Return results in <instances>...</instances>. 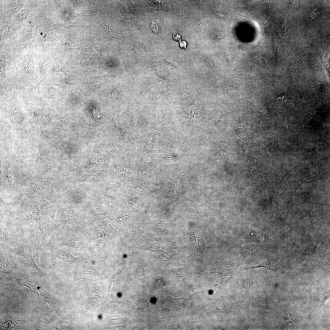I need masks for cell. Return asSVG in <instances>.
Segmentation results:
<instances>
[{
	"label": "cell",
	"instance_id": "obj_16",
	"mask_svg": "<svg viewBox=\"0 0 330 330\" xmlns=\"http://www.w3.org/2000/svg\"><path fill=\"white\" fill-rule=\"evenodd\" d=\"M40 217L29 228L30 241L33 258L37 264L39 263L38 251L41 248L43 235V227Z\"/></svg>",
	"mask_w": 330,
	"mask_h": 330
},
{
	"label": "cell",
	"instance_id": "obj_11",
	"mask_svg": "<svg viewBox=\"0 0 330 330\" xmlns=\"http://www.w3.org/2000/svg\"><path fill=\"white\" fill-rule=\"evenodd\" d=\"M58 200L52 204L50 207H40L41 224L43 229V235L41 244V247L44 246L51 234L58 228L55 222V214L61 204L60 201Z\"/></svg>",
	"mask_w": 330,
	"mask_h": 330
},
{
	"label": "cell",
	"instance_id": "obj_36",
	"mask_svg": "<svg viewBox=\"0 0 330 330\" xmlns=\"http://www.w3.org/2000/svg\"><path fill=\"white\" fill-rule=\"evenodd\" d=\"M196 294V293H195L193 294H191L189 293H186L181 297L174 299V301L177 305L178 306L186 304L191 297Z\"/></svg>",
	"mask_w": 330,
	"mask_h": 330
},
{
	"label": "cell",
	"instance_id": "obj_12",
	"mask_svg": "<svg viewBox=\"0 0 330 330\" xmlns=\"http://www.w3.org/2000/svg\"><path fill=\"white\" fill-rule=\"evenodd\" d=\"M30 131L32 132L36 141L43 142L52 146L58 145L63 140V136L55 128L44 127L29 124Z\"/></svg>",
	"mask_w": 330,
	"mask_h": 330
},
{
	"label": "cell",
	"instance_id": "obj_18",
	"mask_svg": "<svg viewBox=\"0 0 330 330\" xmlns=\"http://www.w3.org/2000/svg\"><path fill=\"white\" fill-rule=\"evenodd\" d=\"M42 80L38 83L26 88L21 91L23 92L22 95L24 101L32 105L45 107H48V105L44 101L40 89Z\"/></svg>",
	"mask_w": 330,
	"mask_h": 330
},
{
	"label": "cell",
	"instance_id": "obj_8",
	"mask_svg": "<svg viewBox=\"0 0 330 330\" xmlns=\"http://www.w3.org/2000/svg\"><path fill=\"white\" fill-rule=\"evenodd\" d=\"M80 237L73 235L69 230L64 228H58L51 234L44 246L53 253L57 248L63 246L74 247H79L81 242Z\"/></svg>",
	"mask_w": 330,
	"mask_h": 330
},
{
	"label": "cell",
	"instance_id": "obj_13",
	"mask_svg": "<svg viewBox=\"0 0 330 330\" xmlns=\"http://www.w3.org/2000/svg\"><path fill=\"white\" fill-rule=\"evenodd\" d=\"M115 173L108 168L105 167H94L91 168L79 179L78 182L87 184L91 186L97 185L108 179L116 177Z\"/></svg>",
	"mask_w": 330,
	"mask_h": 330
},
{
	"label": "cell",
	"instance_id": "obj_33",
	"mask_svg": "<svg viewBox=\"0 0 330 330\" xmlns=\"http://www.w3.org/2000/svg\"><path fill=\"white\" fill-rule=\"evenodd\" d=\"M191 270L188 266H184L177 269L175 271L176 275L178 278L184 280L189 276Z\"/></svg>",
	"mask_w": 330,
	"mask_h": 330
},
{
	"label": "cell",
	"instance_id": "obj_17",
	"mask_svg": "<svg viewBox=\"0 0 330 330\" xmlns=\"http://www.w3.org/2000/svg\"><path fill=\"white\" fill-rule=\"evenodd\" d=\"M82 207L86 214L89 217L94 219L105 217L109 213L107 207L93 197Z\"/></svg>",
	"mask_w": 330,
	"mask_h": 330
},
{
	"label": "cell",
	"instance_id": "obj_27",
	"mask_svg": "<svg viewBox=\"0 0 330 330\" xmlns=\"http://www.w3.org/2000/svg\"><path fill=\"white\" fill-rule=\"evenodd\" d=\"M115 168L114 173L116 178L119 180L123 184L129 178L130 175L132 171L130 169H124L120 165L115 163H111Z\"/></svg>",
	"mask_w": 330,
	"mask_h": 330
},
{
	"label": "cell",
	"instance_id": "obj_1",
	"mask_svg": "<svg viewBox=\"0 0 330 330\" xmlns=\"http://www.w3.org/2000/svg\"><path fill=\"white\" fill-rule=\"evenodd\" d=\"M17 144L16 150H10L0 163V197L17 199L21 182L28 172L32 162L27 160Z\"/></svg>",
	"mask_w": 330,
	"mask_h": 330
},
{
	"label": "cell",
	"instance_id": "obj_28",
	"mask_svg": "<svg viewBox=\"0 0 330 330\" xmlns=\"http://www.w3.org/2000/svg\"><path fill=\"white\" fill-rule=\"evenodd\" d=\"M113 145V142L111 140H104L96 147L95 151L98 153L104 156L111 150Z\"/></svg>",
	"mask_w": 330,
	"mask_h": 330
},
{
	"label": "cell",
	"instance_id": "obj_22",
	"mask_svg": "<svg viewBox=\"0 0 330 330\" xmlns=\"http://www.w3.org/2000/svg\"><path fill=\"white\" fill-rule=\"evenodd\" d=\"M144 192L133 195L126 194L123 201V204L127 207H137L143 204H148Z\"/></svg>",
	"mask_w": 330,
	"mask_h": 330
},
{
	"label": "cell",
	"instance_id": "obj_24",
	"mask_svg": "<svg viewBox=\"0 0 330 330\" xmlns=\"http://www.w3.org/2000/svg\"><path fill=\"white\" fill-rule=\"evenodd\" d=\"M0 142L9 143L12 138V130L9 123L0 116Z\"/></svg>",
	"mask_w": 330,
	"mask_h": 330
},
{
	"label": "cell",
	"instance_id": "obj_3",
	"mask_svg": "<svg viewBox=\"0 0 330 330\" xmlns=\"http://www.w3.org/2000/svg\"><path fill=\"white\" fill-rule=\"evenodd\" d=\"M29 238L20 237L10 243L8 247V259L26 273L46 275L47 274L43 270L35 264L31 250Z\"/></svg>",
	"mask_w": 330,
	"mask_h": 330
},
{
	"label": "cell",
	"instance_id": "obj_30",
	"mask_svg": "<svg viewBox=\"0 0 330 330\" xmlns=\"http://www.w3.org/2000/svg\"><path fill=\"white\" fill-rule=\"evenodd\" d=\"M119 151L111 149L104 156V159L111 163H114L119 165L123 159H121Z\"/></svg>",
	"mask_w": 330,
	"mask_h": 330
},
{
	"label": "cell",
	"instance_id": "obj_32",
	"mask_svg": "<svg viewBox=\"0 0 330 330\" xmlns=\"http://www.w3.org/2000/svg\"><path fill=\"white\" fill-rule=\"evenodd\" d=\"M137 180L140 185L143 188L146 190L147 187L152 185V181L150 178L146 176L143 175H139L136 176Z\"/></svg>",
	"mask_w": 330,
	"mask_h": 330
},
{
	"label": "cell",
	"instance_id": "obj_38",
	"mask_svg": "<svg viewBox=\"0 0 330 330\" xmlns=\"http://www.w3.org/2000/svg\"><path fill=\"white\" fill-rule=\"evenodd\" d=\"M234 299L237 304L241 306H245L246 301L245 298L243 296L238 295L235 296Z\"/></svg>",
	"mask_w": 330,
	"mask_h": 330
},
{
	"label": "cell",
	"instance_id": "obj_37",
	"mask_svg": "<svg viewBox=\"0 0 330 330\" xmlns=\"http://www.w3.org/2000/svg\"><path fill=\"white\" fill-rule=\"evenodd\" d=\"M0 62V77L4 78L8 80L6 76V62L4 61L1 59Z\"/></svg>",
	"mask_w": 330,
	"mask_h": 330
},
{
	"label": "cell",
	"instance_id": "obj_42",
	"mask_svg": "<svg viewBox=\"0 0 330 330\" xmlns=\"http://www.w3.org/2000/svg\"><path fill=\"white\" fill-rule=\"evenodd\" d=\"M268 23V20H266V22L264 24V26H263V28H264V27H265V26H266V24H267Z\"/></svg>",
	"mask_w": 330,
	"mask_h": 330
},
{
	"label": "cell",
	"instance_id": "obj_44",
	"mask_svg": "<svg viewBox=\"0 0 330 330\" xmlns=\"http://www.w3.org/2000/svg\"><path fill=\"white\" fill-rule=\"evenodd\" d=\"M29 23H31V22H29Z\"/></svg>",
	"mask_w": 330,
	"mask_h": 330
},
{
	"label": "cell",
	"instance_id": "obj_35",
	"mask_svg": "<svg viewBox=\"0 0 330 330\" xmlns=\"http://www.w3.org/2000/svg\"><path fill=\"white\" fill-rule=\"evenodd\" d=\"M274 260L273 259L269 260L260 264V265L255 266H248L245 268V270H248L251 269L256 268L260 267H264L266 268L273 270L275 268Z\"/></svg>",
	"mask_w": 330,
	"mask_h": 330
},
{
	"label": "cell",
	"instance_id": "obj_2",
	"mask_svg": "<svg viewBox=\"0 0 330 330\" xmlns=\"http://www.w3.org/2000/svg\"><path fill=\"white\" fill-rule=\"evenodd\" d=\"M14 89L11 97L0 103V116L7 120L16 132L21 143L30 142V125L21 95Z\"/></svg>",
	"mask_w": 330,
	"mask_h": 330
},
{
	"label": "cell",
	"instance_id": "obj_9",
	"mask_svg": "<svg viewBox=\"0 0 330 330\" xmlns=\"http://www.w3.org/2000/svg\"><path fill=\"white\" fill-rule=\"evenodd\" d=\"M23 101L29 124L53 128V116L49 107L32 105Z\"/></svg>",
	"mask_w": 330,
	"mask_h": 330
},
{
	"label": "cell",
	"instance_id": "obj_7",
	"mask_svg": "<svg viewBox=\"0 0 330 330\" xmlns=\"http://www.w3.org/2000/svg\"><path fill=\"white\" fill-rule=\"evenodd\" d=\"M82 184L74 183L69 178L64 177L62 189L64 198L67 200L72 207H82L92 196L91 189Z\"/></svg>",
	"mask_w": 330,
	"mask_h": 330
},
{
	"label": "cell",
	"instance_id": "obj_40",
	"mask_svg": "<svg viewBox=\"0 0 330 330\" xmlns=\"http://www.w3.org/2000/svg\"><path fill=\"white\" fill-rule=\"evenodd\" d=\"M252 281V278L250 277H247L244 281V285L246 288H248L250 286Z\"/></svg>",
	"mask_w": 330,
	"mask_h": 330
},
{
	"label": "cell",
	"instance_id": "obj_43",
	"mask_svg": "<svg viewBox=\"0 0 330 330\" xmlns=\"http://www.w3.org/2000/svg\"><path fill=\"white\" fill-rule=\"evenodd\" d=\"M41 34L42 35V33H41Z\"/></svg>",
	"mask_w": 330,
	"mask_h": 330
},
{
	"label": "cell",
	"instance_id": "obj_4",
	"mask_svg": "<svg viewBox=\"0 0 330 330\" xmlns=\"http://www.w3.org/2000/svg\"><path fill=\"white\" fill-rule=\"evenodd\" d=\"M61 175L54 170L37 167L32 162L28 172L22 180L17 198L24 196L32 199L56 182Z\"/></svg>",
	"mask_w": 330,
	"mask_h": 330
},
{
	"label": "cell",
	"instance_id": "obj_29",
	"mask_svg": "<svg viewBox=\"0 0 330 330\" xmlns=\"http://www.w3.org/2000/svg\"><path fill=\"white\" fill-rule=\"evenodd\" d=\"M323 227V237L321 243L317 249V251L324 252L329 248L330 246V231L325 225Z\"/></svg>",
	"mask_w": 330,
	"mask_h": 330
},
{
	"label": "cell",
	"instance_id": "obj_23",
	"mask_svg": "<svg viewBox=\"0 0 330 330\" xmlns=\"http://www.w3.org/2000/svg\"><path fill=\"white\" fill-rule=\"evenodd\" d=\"M14 90L8 80L0 77V103L9 100L11 97Z\"/></svg>",
	"mask_w": 330,
	"mask_h": 330
},
{
	"label": "cell",
	"instance_id": "obj_31",
	"mask_svg": "<svg viewBox=\"0 0 330 330\" xmlns=\"http://www.w3.org/2000/svg\"><path fill=\"white\" fill-rule=\"evenodd\" d=\"M103 163V161L98 156L94 154L90 157L84 163L83 167L89 170L95 167L99 166Z\"/></svg>",
	"mask_w": 330,
	"mask_h": 330
},
{
	"label": "cell",
	"instance_id": "obj_6",
	"mask_svg": "<svg viewBox=\"0 0 330 330\" xmlns=\"http://www.w3.org/2000/svg\"><path fill=\"white\" fill-rule=\"evenodd\" d=\"M92 195L105 206L118 207L123 204L127 193L123 184L116 177L91 186Z\"/></svg>",
	"mask_w": 330,
	"mask_h": 330
},
{
	"label": "cell",
	"instance_id": "obj_25",
	"mask_svg": "<svg viewBox=\"0 0 330 330\" xmlns=\"http://www.w3.org/2000/svg\"><path fill=\"white\" fill-rule=\"evenodd\" d=\"M66 153L68 158L69 164L68 172L66 175L69 176L70 174L74 172L78 167L81 161V158L79 157L72 148L68 146L67 148Z\"/></svg>",
	"mask_w": 330,
	"mask_h": 330
},
{
	"label": "cell",
	"instance_id": "obj_5",
	"mask_svg": "<svg viewBox=\"0 0 330 330\" xmlns=\"http://www.w3.org/2000/svg\"><path fill=\"white\" fill-rule=\"evenodd\" d=\"M19 210L6 222L12 225L22 237H29V228L40 217L39 204L25 196L18 198Z\"/></svg>",
	"mask_w": 330,
	"mask_h": 330
},
{
	"label": "cell",
	"instance_id": "obj_34",
	"mask_svg": "<svg viewBox=\"0 0 330 330\" xmlns=\"http://www.w3.org/2000/svg\"><path fill=\"white\" fill-rule=\"evenodd\" d=\"M252 246L250 245H246L241 248L240 252L243 256L242 261L244 260L248 257L252 255L255 252Z\"/></svg>",
	"mask_w": 330,
	"mask_h": 330
},
{
	"label": "cell",
	"instance_id": "obj_41",
	"mask_svg": "<svg viewBox=\"0 0 330 330\" xmlns=\"http://www.w3.org/2000/svg\"><path fill=\"white\" fill-rule=\"evenodd\" d=\"M151 28L152 30L155 32L157 33L159 31V28L157 24L152 22L151 24Z\"/></svg>",
	"mask_w": 330,
	"mask_h": 330
},
{
	"label": "cell",
	"instance_id": "obj_20",
	"mask_svg": "<svg viewBox=\"0 0 330 330\" xmlns=\"http://www.w3.org/2000/svg\"><path fill=\"white\" fill-rule=\"evenodd\" d=\"M7 250V247L0 246V273L5 278L13 280L17 278L15 273L10 266Z\"/></svg>",
	"mask_w": 330,
	"mask_h": 330
},
{
	"label": "cell",
	"instance_id": "obj_26",
	"mask_svg": "<svg viewBox=\"0 0 330 330\" xmlns=\"http://www.w3.org/2000/svg\"><path fill=\"white\" fill-rule=\"evenodd\" d=\"M100 132L93 129H88L84 134L85 141L90 148L96 147L101 136Z\"/></svg>",
	"mask_w": 330,
	"mask_h": 330
},
{
	"label": "cell",
	"instance_id": "obj_19",
	"mask_svg": "<svg viewBox=\"0 0 330 330\" xmlns=\"http://www.w3.org/2000/svg\"><path fill=\"white\" fill-rule=\"evenodd\" d=\"M60 201L62 209L59 219L57 222L58 227L65 224L74 225L77 223L79 216L69 202L65 199Z\"/></svg>",
	"mask_w": 330,
	"mask_h": 330
},
{
	"label": "cell",
	"instance_id": "obj_10",
	"mask_svg": "<svg viewBox=\"0 0 330 330\" xmlns=\"http://www.w3.org/2000/svg\"><path fill=\"white\" fill-rule=\"evenodd\" d=\"M64 176L61 175L55 182L32 199L37 202L40 207H45L61 199H64L62 190Z\"/></svg>",
	"mask_w": 330,
	"mask_h": 330
},
{
	"label": "cell",
	"instance_id": "obj_39",
	"mask_svg": "<svg viewBox=\"0 0 330 330\" xmlns=\"http://www.w3.org/2000/svg\"><path fill=\"white\" fill-rule=\"evenodd\" d=\"M166 281L162 278L157 279L154 283L155 286L156 288H160L166 284Z\"/></svg>",
	"mask_w": 330,
	"mask_h": 330
},
{
	"label": "cell",
	"instance_id": "obj_21",
	"mask_svg": "<svg viewBox=\"0 0 330 330\" xmlns=\"http://www.w3.org/2000/svg\"><path fill=\"white\" fill-rule=\"evenodd\" d=\"M190 235V242L192 254L194 255H206L208 252L207 247L204 243L203 239L197 232H191Z\"/></svg>",
	"mask_w": 330,
	"mask_h": 330
},
{
	"label": "cell",
	"instance_id": "obj_15",
	"mask_svg": "<svg viewBox=\"0 0 330 330\" xmlns=\"http://www.w3.org/2000/svg\"><path fill=\"white\" fill-rule=\"evenodd\" d=\"M35 142L38 148V155L36 160L32 162L33 164L39 168L54 170L57 163L56 158L51 152L52 146L43 142Z\"/></svg>",
	"mask_w": 330,
	"mask_h": 330
},
{
	"label": "cell",
	"instance_id": "obj_14",
	"mask_svg": "<svg viewBox=\"0 0 330 330\" xmlns=\"http://www.w3.org/2000/svg\"><path fill=\"white\" fill-rule=\"evenodd\" d=\"M17 280L21 286L28 287L33 296L40 301L51 304H55L58 301V300L55 296L47 292L38 282L35 280L26 278L17 279Z\"/></svg>",
	"mask_w": 330,
	"mask_h": 330
}]
</instances>
